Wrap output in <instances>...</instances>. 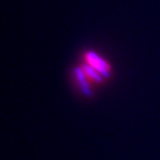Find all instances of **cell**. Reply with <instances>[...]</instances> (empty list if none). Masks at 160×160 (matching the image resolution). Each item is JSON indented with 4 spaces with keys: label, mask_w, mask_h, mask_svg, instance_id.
<instances>
[{
    "label": "cell",
    "mask_w": 160,
    "mask_h": 160,
    "mask_svg": "<svg viewBox=\"0 0 160 160\" xmlns=\"http://www.w3.org/2000/svg\"><path fill=\"white\" fill-rule=\"evenodd\" d=\"M85 60L87 65L89 67H91L92 69H95L97 72H99L102 76H109L110 72V67L107 63V61L102 59L101 57H99L98 55H96L95 52H87L85 55Z\"/></svg>",
    "instance_id": "6da1fadb"
}]
</instances>
